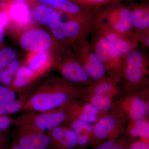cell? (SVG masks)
<instances>
[{"label":"cell","mask_w":149,"mask_h":149,"mask_svg":"<svg viewBox=\"0 0 149 149\" xmlns=\"http://www.w3.org/2000/svg\"><path fill=\"white\" fill-rule=\"evenodd\" d=\"M81 91L64 79H53L27 97L23 109L27 112L40 113L58 109L73 101Z\"/></svg>","instance_id":"1"},{"label":"cell","mask_w":149,"mask_h":149,"mask_svg":"<svg viewBox=\"0 0 149 149\" xmlns=\"http://www.w3.org/2000/svg\"><path fill=\"white\" fill-rule=\"evenodd\" d=\"M18 93L10 87L0 85V102L12 101L20 98Z\"/></svg>","instance_id":"27"},{"label":"cell","mask_w":149,"mask_h":149,"mask_svg":"<svg viewBox=\"0 0 149 149\" xmlns=\"http://www.w3.org/2000/svg\"><path fill=\"white\" fill-rule=\"evenodd\" d=\"M74 3L90 8L101 9L102 7L130 0H70Z\"/></svg>","instance_id":"22"},{"label":"cell","mask_w":149,"mask_h":149,"mask_svg":"<svg viewBox=\"0 0 149 149\" xmlns=\"http://www.w3.org/2000/svg\"><path fill=\"white\" fill-rule=\"evenodd\" d=\"M19 43L24 49L38 53L46 52L54 45L50 35L46 31L38 29L25 31L20 37Z\"/></svg>","instance_id":"9"},{"label":"cell","mask_w":149,"mask_h":149,"mask_svg":"<svg viewBox=\"0 0 149 149\" xmlns=\"http://www.w3.org/2000/svg\"><path fill=\"white\" fill-rule=\"evenodd\" d=\"M69 118L68 113L61 107L38 113L27 112L14 119L13 122L17 126H24L45 133L61 125Z\"/></svg>","instance_id":"5"},{"label":"cell","mask_w":149,"mask_h":149,"mask_svg":"<svg viewBox=\"0 0 149 149\" xmlns=\"http://www.w3.org/2000/svg\"><path fill=\"white\" fill-rule=\"evenodd\" d=\"M68 46L62 47L57 55L56 63L63 79L73 84L89 85L93 82Z\"/></svg>","instance_id":"7"},{"label":"cell","mask_w":149,"mask_h":149,"mask_svg":"<svg viewBox=\"0 0 149 149\" xmlns=\"http://www.w3.org/2000/svg\"><path fill=\"white\" fill-rule=\"evenodd\" d=\"M89 135L88 133H80L77 134V142L81 146H85L89 141Z\"/></svg>","instance_id":"35"},{"label":"cell","mask_w":149,"mask_h":149,"mask_svg":"<svg viewBox=\"0 0 149 149\" xmlns=\"http://www.w3.org/2000/svg\"><path fill=\"white\" fill-rule=\"evenodd\" d=\"M6 149H24L17 143H13L10 146Z\"/></svg>","instance_id":"40"},{"label":"cell","mask_w":149,"mask_h":149,"mask_svg":"<svg viewBox=\"0 0 149 149\" xmlns=\"http://www.w3.org/2000/svg\"><path fill=\"white\" fill-rule=\"evenodd\" d=\"M89 102L100 111L106 112L109 110L112 106L113 97L91 94L89 97Z\"/></svg>","instance_id":"21"},{"label":"cell","mask_w":149,"mask_h":149,"mask_svg":"<svg viewBox=\"0 0 149 149\" xmlns=\"http://www.w3.org/2000/svg\"><path fill=\"white\" fill-rule=\"evenodd\" d=\"M138 42L144 47L149 49V31L140 33H134Z\"/></svg>","instance_id":"31"},{"label":"cell","mask_w":149,"mask_h":149,"mask_svg":"<svg viewBox=\"0 0 149 149\" xmlns=\"http://www.w3.org/2000/svg\"><path fill=\"white\" fill-rule=\"evenodd\" d=\"M20 62L19 61L14 60L13 61H12L6 68L13 76V75L15 74L17 70L20 67Z\"/></svg>","instance_id":"34"},{"label":"cell","mask_w":149,"mask_h":149,"mask_svg":"<svg viewBox=\"0 0 149 149\" xmlns=\"http://www.w3.org/2000/svg\"><path fill=\"white\" fill-rule=\"evenodd\" d=\"M129 149H149L148 144L142 141L134 143Z\"/></svg>","instance_id":"36"},{"label":"cell","mask_w":149,"mask_h":149,"mask_svg":"<svg viewBox=\"0 0 149 149\" xmlns=\"http://www.w3.org/2000/svg\"><path fill=\"white\" fill-rule=\"evenodd\" d=\"M91 43L109 77L117 83L122 81L125 55L96 32Z\"/></svg>","instance_id":"3"},{"label":"cell","mask_w":149,"mask_h":149,"mask_svg":"<svg viewBox=\"0 0 149 149\" xmlns=\"http://www.w3.org/2000/svg\"><path fill=\"white\" fill-rule=\"evenodd\" d=\"M49 132L52 141L54 140L66 148H72L78 144L77 135L71 128L61 125Z\"/></svg>","instance_id":"16"},{"label":"cell","mask_w":149,"mask_h":149,"mask_svg":"<svg viewBox=\"0 0 149 149\" xmlns=\"http://www.w3.org/2000/svg\"><path fill=\"white\" fill-rule=\"evenodd\" d=\"M121 107L131 120L146 118L148 113V104L138 96H130L124 99Z\"/></svg>","instance_id":"12"},{"label":"cell","mask_w":149,"mask_h":149,"mask_svg":"<svg viewBox=\"0 0 149 149\" xmlns=\"http://www.w3.org/2000/svg\"><path fill=\"white\" fill-rule=\"evenodd\" d=\"M0 1H3V0H0Z\"/></svg>","instance_id":"45"},{"label":"cell","mask_w":149,"mask_h":149,"mask_svg":"<svg viewBox=\"0 0 149 149\" xmlns=\"http://www.w3.org/2000/svg\"><path fill=\"white\" fill-rule=\"evenodd\" d=\"M124 149L122 147L119 146H118L117 145H116V146H115L114 148H113L112 149Z\"/></svg>","instance_id":"43"},{"label":"cell","mask_w":149,"mask_h":149,"mask_svg":"<svg viewBox=\"0 0 149 149\" xmlns=\"http://www.w3.org/2000/svg\"><path fill=\"white\" fill-rule=\"evenodd\" d=\"M129 7L134 33L149 31V3H132Z\"/></svg>","instance_id":"13"},{"label":"cell","mask_w":149,"mask_h":149,"mask_svg":"<svg viewBox=\"0 0 149 149\" xmlns=\"http://www.w3.org/2000/svg\"><path fill=\"white\" fill-rule=\"evenodd\" d=\"M26 98L12 101L0 102V116H9L23 109Z\"/></svg>","instance_id":"20"},{"label":"cell","mask_w":149,"mask_h":149,"mask_svg":"<svg viewBox=\"0 0 149 149\" xmlns=\"http://www.w3.org/2000/svg\"><path fill=\"white\" fill-rule=\"evenodd\" d=\"M42 2L48 4L49 0H40Z\"/></svg>","instance_id":"44"},{"label":"cell","mask_w":149,"mask_h":149,"mask_svg":"<svg viewBox=\"0 0 149 149\" xmlns=\"http://www.w3.org/2000/svg\"><path fill=\"white\" fill-rule=\"evenodd\" d=\"M116 145H117L114 141L110 140L105 142L103 144H102L100 146L97 147L95 149H111Z\"/></svg>","instance_id":"37"},{"label":"cell","mask_w":149,"mask_h":149,"mask_svg":"<svg viewBox=\"0 0 149 149\" xmlns=\"http://www.w3.org/2000/svg\"><path fill=\"white\" fill-rule=\"evenodd\" d=\"M82 109L88 113L98 116L100 111L96 107L90 103L83 104V105H80Z\"/></svg>","instance_id":"33"},{"label":"cell","mask_w":149,"mask_h":149,"mask_svg":"<svg viewBox=\"0 0 149 149\" xmlns=\"http://www.w3.org/2000/svg\"><path fill=\"white\" fill-rule=\"evenodd\" d=\"M17 144L24 149H49L52 140L48 133L31 128L17 126Z\"/></svg>","instance_id":"10"},{"label":"cell","mask_w":149,"mask_h":149,"mask_svg":"<svg viewBox=\"0 0 149 149\" xmlns=\"http://www.w3.org/2000/svg\"><path fill=\"white\" fill-rule=\"evenodd\" d=\"M96 29L107 28L130 37H135L129 6L116 3L106 6L97 15L93 22Z\"/></svg>","instance_id":"2"},{"label":"cell","mask_w":149,"mask_h":149,"mask_svg":"<svg viewBox=\"0 0 149 149\" xmlns=\"http://www.w3.org/2000/svg\"><path fill=\"white\" fill-rule=\"evenodd\" d=\"M4 40L3 29H0V44Z\"/></svg>","instance_id":"41"},{"label":"cell","mask_w":149,"mask_h":149,"mask_svg":"<svg viewBox=\"0 0 149 149\" xmlns=\"http://www.w3.org/2000/svg\"><path fill=\"white\" fill-rule=\"evenodd\" d=\"M70 45L73 48V53L77 60L93 81L106 77L105 68L97 56L92 44L86 37H81L74 40Z\"/></svg>","instance_id":"6"},{"label":"cell","mask_w":149,"mask_h":149,"mask_svg":"<svg viewBox=\"0 0 149 149\" xmlns=\"http://www.w3.org/2000/svg\"><path fill=\"white\" fill-rule=\"evenodd\" d=\"M118 118L109 114L102 116L93 125V133L99 139L107 138L119 126Z\"/></svg>","instance_id":"15"},{"label":"cell","mask_w":149,"mask_h":149,"mask_svg":"<svg viewBox=\"0 0 149 149\" xmlns=\"http://www.w3.org/2000/svg\"><path fill=\"white\" fill-rule=\"evenodd\" d=\"M54 9L45 5L37 6L34 10V17L40 23L48 25Z\"/></svg>","instance_id":"23"},{"label":"cell","mask_w":149,"mask_h":149,"mask_svg":"<svg viewBox=\"0 0 149 149\" xmlns=\"http://www.w3.org/2000/svg\"><path fill=\"white\" fill-rule=\"evenodd\" d=\"M61 27L70 45L74 40L95 31L93 24L74 20L63 22Z\"/></svg>","instance_id":"14"},{"label":"cell","mask_w":149,"mask_h":149,"mask_svg":"<svg viewBox=\"0 0 149 149\" xmlns=\"http://www.w3.org/2000/svg\"><path fill=\"white\" fill-rule=\"evenodd\" d=\"M117 83L109 77L93 81L84 90L91 94L108 95L113 97L118 93Z\"/></svg>","instance_id":"17"},{"label":"cell","mask_w":149,"mask_h":149,"mask_svg":"<svg viewBox=\"0 0 149 149\" xmlns=\"http://www.w3.org/2000/svg\"><path fill=\"white\" fill-rule=\"evenodd\" d=\"M13 77L6 68L0 70V82L4 86L10 88L13 80Z\"/></svg>","instance_id":"30"},{"label":"cell","mask_w":149,"mask_h":149,"mask_svg":"<svg viewBox=\"0 0 149 149\" xmlns=\"http://www.w3.org/2000/svg\"><path fill=\"white\" fill-rule=\"evenodd\" d=\"M14 1L17 3H25L26 2V0H14Z\"/></svg>","instance_id":"42"},{"label":"cell","mask_w":149,"mask_h":149,"mask_svg":"<svg viewBox=\"0 0 149 149\" xmlns=\"http://www.w3.org/2000/svg\"><path fill=\"white\" fill-rule=\"evenodd\" d=\"M8 17L4 13H0V29H3L8 23Z\"/></svg>","instance_id":"38"},{"label":"cell","mask_w":149,"mask_h":149,"mask_svg":"<svg viewBox=\"0 0 149 149\" xmlns=\"http://www.w3.org/2000/svg\"><path fill=\"white\" fill-rule=\"evenodd\" d=\"M48 59L49 56L46 52L38 53L29 61L28 67L34 72L37 71L44 66Z\"/></svg>","instance_id":"26"},{"label":"cell","mask_w":149,"mask_h":149,"mask_svg":"<svg viewBox=\"0 0 149 149\" xmlns=\"http://www.w3.org/2000/svg\"><path fill=\"white\" fill-rule=\"evenodd\" d=\"M149 65L148 54L139 47L126 54L123 72L125 88L134 89L148 85Z\"/></svg>","instance_id":"4"},{"label":"cell","mask_w":149,"mask_h":149,"mask_svg":"<svg viewBox=\"0 0 149 149\" xmlns=\"http://www.w3.org/2000/svg\"><path fill=\"white\" fill-rule=\"evenodd\" d=\"M35 75V72L28 67H19L15 74V79L28 80L31 82V79Z\"/></svg>","instance_id":"29"},{"label":"cell","mask_w":149,"mask_h":149,"mask_svg":"<svg viewBox=\"0 0 149 149\" xmlns=\"http://www.w3.org/2000/svg\"><path fill=\"white\" fill-rule=\"evenodd\" d=\"M129 124V131L134 137L148 139L149 138V123L146 118L131 120Z\"/></svg>","instance_id":"19"},{"label":"cell","mask_w":149,"mask_h":149,"mask_svg":"<svg viewBox=\"0 0 149 149\" xmlns=\"http://www.w3.org/2000/svg\"><path fill=\"white\" fill-rule=\"evenodd\" d=\"M95 32L113 45L125 55L139 47V43L135 36L130 37L120 32L103 27L97 28Z\"/></svg>","instance_id":"11"},{"label":"cell","mask_w":149,"mask_h":149,"mask_svg":"<svg viewBox=\"0 0 149 149\" xmlns=\"http://www.w3.org/2000/svg\"><path fill=\"white\" fill-rule=\"evenodd\" d=\"M62 13L57 10L53 11L48 26L51 30L61 28L63 22L62 21Z\"/></svg>","instance_id":"28"},{"label":"cell","mask_w":149,"mask_h":149,"mask_svg":"<svg viewBox=\"0 0 149 149\" xmlns=\"http://www.w3.org/2000/svg\"><path fill=\"white\" fill-rule=\"evenodd\" d=\"M48 4L62 13L65 14L70 20H77L93 24L100 9L85 7L70 0H49Z\"/></svg>","instance_id":"8"},{"label":"cell","mask_w":149,"mask_h":149,"mask_svg":"<svg viewBox=\"0 0 149 149\" xmlns=\"http://www.w3.org/2000/svg\"><path fill=\"white\" fill-rule=\"evenodd\" d=\"M71 128L76 134L80 132H85L88 134L93 133V125L92 123L78 120L77 119H70Z\"/></svg>","instance_id":"25"},{"label":"cell","mask_w":149,"mask_h":149,"mask_svg":"<svg viewBox=\"0 0 149 149\" xmlns=\"http://www.w3.org/2000/svg\"><path fill=\"white\" fill-rule=\"evenodd\" d=\"M14 123L13 119L9 116H0V133L8 129Z\"/></svg>","instance_id":"32"},{"label":"cell","mask_w":149,"mask_h":149,"mask_svg":"<svg viewBox=\"0 0 149 149\" xmlns=\"http://www.w3.org/2000/svg\"><path fill=\"white\" fill-rule=\"evenodd\" d=\"M7 140L4 134L0 133V149H6Z\"/></svg>","instance_id":"39"},{"label":"cell","mask_w":149,"mask_h":149,"mask_svg":"<svg viewBox=\"0 0 149 149\" xmlns=\"http://www.w3.org/2000/svg\"><path fill=\"white\" fill-rule=\"evenodd\" d=\"M9 14L11 17L17 23L25 24L30 20V11L25 3H14L11 6Z\"/></svg>","instance_id":"18"},{"label":"cell","mask_w":149,"mask_h":149,"mask_svg":"<svg viewBox=\"0 0 149 149\" xmlns=\"http://www.w3.org/2000/svg\"><path fill=\"white\" fill-rule=\"evenodd\" d=\"M17 57V54L12 48L6 47L0 49V70L6 68Z\"/></svg>","instance_id":"24"}]
</instances>
